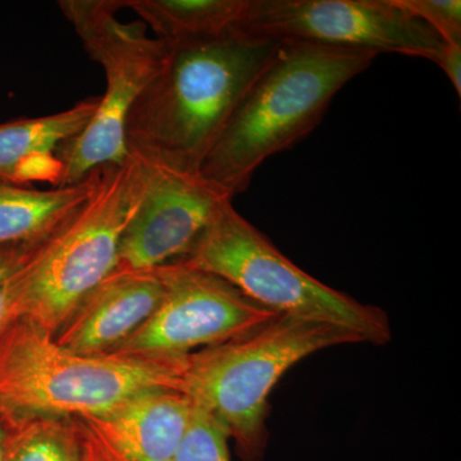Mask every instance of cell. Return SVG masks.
Segmentation results:
<instances>
[{
    "instance_id": "4fadbf2b",
    "label": "cell",
    "mask_w": 461,
    "mask_h": 461,
    "mask_svg": "<svg viewBox=\"0 0 461 461\" xmlns=\"http://www.w3.org/2000/svg\"><path fill=\"white\" fill-rule=\"evenodd\" d=\"M100 99L90 96L58 113L0 123V180L25 186L32 182L59 186L62 166L57 149L86 129Z\"/></svg>"
},
{
    "instance_id": "3957f363",
    "label": "cell",
    "mask_w": 461,
    "mask_h": 461,
    "mask_svg": "<svg viewBox=\"0 0 461 461\" xmlns=\"http://www.w3.org/2000/svg\"><path fill=\"white\" fill-rule=\"evenodd\" d=\"M147 187V166L132 154L100 167L95 189L36 245L23 266L16 318H30L56 336L85 297L113 273L124 230Z\"/></svg>"
},
{
    "instance_id": "30bf717a",
    "label": "cell",
    "mask_w": 461,
    "mask_h": 461,
    "mask_svg": "<svg viewBox=\"0 0 461 461\" xmlns=\"http://www.w3.org/2000/svg\"><path fill=\"white\" fill-rule=\"evenodd\" d=\"M141 160L148 187L124 230L113 272L153 271L181 259L218 208L233 200L200 173Z\"/></svg>"
},
{
    "instance_id": "8992f818",
    "label": "cell",
    "mask_w": 461,
    "mask_h": 461,
    "mask_svg": "<svg viewBox=\"0 0 461 461\" xmlns=\"http://www.w3.org/2000/svg\"><path fill=\"white\" fill-rule=\"evenodd\" d=\"M177 262L213 273L276 313L327 321L373 345L393 338L384 309L363 304L300 269L236 211L232 200L218 208Z\"/></svg>"
},
{
    "instance_id": "9c48e42d",
    "label": "cell",
    "mask_w": 461,
    "mask_h": 461,
    "mask_svg": "<svg viewBox=\"0 0 461 461\" xmlns=\"http://www.w3.org/2000/svg\"><path fill=\"white\" fill-rule=\"evenodd\" d=\"M154 271L162 281V302L109 357L185 359L195 348L242 338L278 315L213 273L177 260Z\"/></svg>"
},
{
    "instance_id": "e0dca14e",
    "label": "cell",
    "mask_w": 461,
    "mask_h": 461,
    "mask_svg": "<svg viewBox=\"0 0 461 461\" xmlns=\"http://www.w3.org/2000/svg\"><path fill=\"white\" fill-rule=\"evenodd\" d=\"M230 436L211 412L193 402L189 427L175 461H232Z\"/></svg>"
},
{
    "instance_id": "2e32d148",
    "label": "cell",
    "mask_w": 461,
    "mask_h": 461,
    "mask_svg": "<svg viewBox=\"0 0 461 461\" xmlns=\"http://www.w3.org/2000/svg\"><path fill=\"white\" fill-rule=\"evenodd\" d=\"M5 461H86L74 418H17Z\"/></svg>"
},
{
    "instance_id": "44dd1931",
    "label": "cell",
    "mask_w": 461,
    "mask_h": 461,
    "mask_svg": "<svg viewBox=\"0 0 461 461\" xmlns=\"http://www.w3.org/2000/svg\"><path fill=\"white\" fill-rule=\"evenodd\" d=\"M14 420L16 417L0 411V461L7 459L9 437H11Z\"/></svg>"
},
{
    "instance_id": "5b68a950",
    "label": "cell",
    "mask_w": 461,
    "mask_h": 461,
    "mask_svg": "<svg viewBox=\"0 0 461 461\" xmlns=\"http://www.w3.org/2000/svg\"><path fill=\"white\" fill-rule=\"evenodd\" d=\"M185 360L85 357L17 317L0 332V411L17 418L98 414L144 391H182Z\"/></svg>"
},
{
    "instance_id": "277c9868",
    "label": "cell",
    "mask_w": 461,
    "mask_h": 461,
    "mask_svg": "<svg viewBox=\"0 0 461 461\" xmlns=\"http://www.w3.org/2000/svg\"><path fill=\"white\" fill-rule=\"evenodd\" d=\"M351 330L278 314L259 329L187 355L182 393L220 421L241 461H263L272 390L288 369L332 346L362 344Z\"/></svg>"
},
{
    "instance_id": "8fae6325",
    "label": "cell",
    "mask_w": 461,
    "mask_h": 461,
    "mask_svg": "<svg viewBox=\"0 0 461 461\" xmlns=\"http://www.w3.org/2000/svg\"><path fill=\"white\" fill-rule=\"evenodd\" d=\"M193 402L173 388L144 391L107 411L75 417L87 459L175 461Z\"/></svg>"
},
{
    "instance_id": "52a82bcc",
    "label": "cell",
    "mask_w": 461,
    "mask_h": 461,
    "mask_svg": "<svg viewBox=\"0 0 461 461\" xmlns=\"http://www.w3.org/2000/svg\"><path fill=\"white\" fill-rule=\"evenodd\" d=\"M58 7L80 36L86 53L105 72L104 95L80 135L56 151L59 186L83 181L94 169L127 157L124 127L133 103L163 66L168 42L148 36L144 23H121L122 0H62Z\"/></svg>"
},
{
    "instance_id": "6da1fadb",
    "label": "cell",
    "mask_w": 461,
    "mask_h": 461,
    "mask_svg": "<svg viewBox=\"0 0 461 461\" xmlns=\"http://www.w3.org/2000/svg\"><path fill=\"white\" fill-rule=\"evenodd\" d=\"M167 42L163 66L127 115V153L154 165L199 173L206 154L281 41L233 32Z\"/></svg>"
},
{
    "instance_id": "5bb4252c",
    "label": "cell",
    "mask_w": 461,
    "mask_h": 461,
    "mask_svg": "<svg viewBox=\"0 0 461 461\" xmlns=\"http://www.w3.org/2000/svg\"><path fill=\"white\" fill-rule=\"evenodd\" d=\"M99 176L96 168L83 181L50 190L0 180V249L42 241L90 195Z\"/></svg>"
},
{
    "instance_id": "d6986e66",
    "label": "cell",
    "mask_w": 461,
    "mask_h": 461,
    "mask_svg": "<svg viewBox=\"0 0 461 461\" xmlns=\"http://www.w3.org/2000/svg\"><path fill=\"white\" fill-rule=\"evenodd\" d=\"M38 244L0 249V332L16 318L14 296L18 277Z\"/></svg>"
},
{
    "instance_id": "7402d4cb",
    "label": "cell",
    "mask_w": 461,
    "mask_h": 461,
    "mask_svg": "<svg viewBox=\"0 0 461 461\" xmlns=\"http://www.w3.org/2000/svg\"><path fill=\"white\" fill-rule=\"evenodd\" d=\"M86 461H93V460L87 459V457H86Z\"/></svg>"
},
{
    "instance_id": "ac0fdd59",
    "label": "cell",
    "mask_w": 461,
    "mask_h": 461,
    "mask_svg": "<svg viewBox=\"0 0 461 461\" xmlns=\"http://www.w3.org/2000/svg\"><path fill=\"white\" fill-rule=\"evenodd\" d=\"M397 3L429 26L444 44H461L460 0H397Z\"/></svg>"
},
{
    "instance_id": "7a4b0ae2",
    "label": "cell",
    "mask_w": 461,
    "mask_h": 461,
    "mask_svg": "<svg viewBox=\"0 0 461 461\" xmlns=\"http://www.w3.org/2000/svg\"><path fill=\"white\" fill-rule=\"evenodd\" d=\"M377 56L317 42L281 41L206 154L200 175L230 198L244 193L257 169L313 131L336 94Z\"/></svg>"
},
{
    "instance_id": "ffe728a7",
    "label": "cell",
    "mask_w": 461,
    "mask_h": 461,
    "mask_svg": "<svg viewBox=\"0 0 461 461\" xmlns=\"http://www.w3.org/2000/svg\"><path fill=\"white\" fill-rule=\"evenodd\" d=\"M437 66L447 76L455 91L461 98V44H444Z\"/></svg>"
},
{
    "instance_id": "9a60e30c",
    "label": "cell",
    "mask_w": 461,
    "mask_h": 461,
    "mask_svg": "<svg viewBox=\"0 0 461 461\" xmlns=\"http://www.w3.org/2000/svg\"><path fill=\"white\" fill-rule=\"evenodd\" d=\"M156 38L176 42L238 32L249 0H122Z\"/></svg>"
},
{
    "instance_id": "7c38bea8",
    "label": "cell",
    "mask_w": 461,
    "mask_h": 461,
    "mask_svg": "<svg viewBox=\"0 0 461 461\" xmlns=\"http://www.w3.org/2000/svg\"><path fill=\"white\" fill-rule=\"evenodd\" d=\"M156 271L113 272L94 288L56 333L57 344L85 357H109L157 311Z\"/></svg>"
},
{
    "instance_id": "ba28073f",
    "label": "cell",
    "mask_w": 461,
    "mask_h": 461,
    "mask_svg": "<svg viewBox=\"0 0 461 461\" xmlns=\"http://www.w3.org/2000/svg\"><path fill=\"white\" fill-rule=\"evenodd\" d=\"M239 32L437 63L444 42L397 0H249Z\"/></svg>"
}]
</instances>
